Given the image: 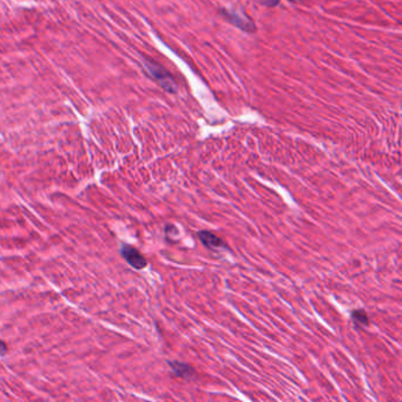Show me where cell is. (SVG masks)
I'll list each match as a JSON object with an SVG mask.
<instances>
[{"mask_svg": "<svg viewBox=\"0 0 402 402\" xmlns=\"http://www.w3.org/2000/svg\"><path fill=\"white\" fill-rule=\"evenodd\" d=\"M143 64L146 70L149 72L151 77L160 84V88H163L164 90L170 92V94H176L177 92L176 82L174 80L172 76H171L166 68L146 58L143 60Z\"/></svg>", "mask_w": 402, "mask_h": 402, "instance_id": "6da1fadb", "label": "cell"}, {"mask_svg": "<svg viewBox=\"0 0 402 402\" xmlns=\"http://www.w3.org/2000/svg\"><path fill=\"white\" fill-rule=\"evenodd\" d=\"M120 252L125 261L134 269L142 270L146 268L148 264L146 257L142 255V254L138 252L136 248H134V246L128 244H123L122 246Z\"/></svg>", "mask_w": 402, "mask_h": 402, "instance_id": "7a4b0ae2", "label": "cell"}, {"mask_svg": "<svg viewBox=\"0 0 402 402\" xmlns=\"http://www.w3.org/2000/svg\"><path fill=\"white\" fill-rule=\"evenodd\" d=\"M197 235H198V238L200 240V242H202L208 249L218 250V249L226 248L224 240L222 238H220L218 236L215 235V234L212 232H208V230H200Z\"/></svg>", "mask_w": 402, "mask_h": 402, "instance_id": "3957f363", "label": "cell"}, {"mask_svg": "<svg viewBox=\"0 0 402 402\" xmlns=\"http://www.w3.org/2000/svg\"><path fill=\"white\" fill-rule=\"evenodd\" d=\"M223 13L224 16H226V18H228L234 25L237 26V28H242L243 31H254L252 22H250L249 19L243 17L242 14H240V13H236L235 11H224Z\"/></svg>", "mask_w": 402, "mask_h": 402, "instance_id": "277c9868", "label": "cell"}, {"mask_svg": "<svg viewBox=\"0 0 402 402\" xmlns=\"http://www.w3.org/2000/svg\"><path fill=\"white\" fill-rule=\"evenodd\" d=\"M169 366L172 370V373L178 378H188L194 375V369L190 367L189 364H183V362L178 361H169Z\"/></svg>", "mask_w": 402, "mask_h": 402, "instance_id": "5b68a950", "label": "cell"}, {"mask_svg": "<svg viewBox=\"0 0 402 402\" xmlns=\"http://www.w3.org/2000/svg\"><path fill=\"white\" fill-rule=\"evenodd\" d=\"M352 318L358 328L367 327L369 324V318L367 312H366L364 309H358V310L352 312Z\"/></svg>", "mask_w": 402, "mask_h": 402, "instance_id": "8992f818", "label": "cell"}, {"mask_svg": "<svg viewBox=\"0 0 402 402\" xmlns=\"http://www.w3.org/2000/svg\"><path fill=\"white\" fill-rule=\"evenodd\" d=\"M6 352H8V347H6L5 342L0 340V356H2V355H5Z\"/></svg>", "mask_w": 402, "mask_h": 402, "instance_id": "52a82bcc", "label": "cell"}, {"mask_svg": "<svg viewBox=\"0 0 402 402\" xmlns=\"http://www.w3.org/2000/svg\"><path fill=\"white\" fill-rule=\"evenodd\" d=\"M261 2L266 6H275L278 4V0H262Z\"/></svg>", "mask_w": 402, "mask_h": 402, "instance_id": "ba28073f", "label": "cell"}, {"mask_svg": "<svg viewBox=\"0 0 402 402\" xmlns=\"http://www.w3.org/2000/svg\"><path fill=\"white\" fill-rule=\"evenodd\" d=\"M290 2H298L300 0H290Z\"/></svg>", "mask_w": 402, "mask_h": 402, "instance_id": "9c48e42d", "label": "cell"}]
</instances>
